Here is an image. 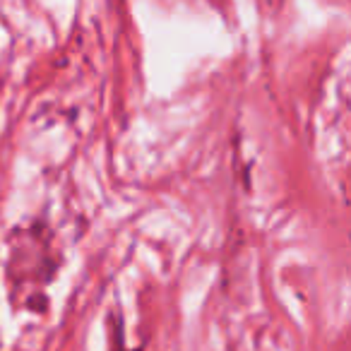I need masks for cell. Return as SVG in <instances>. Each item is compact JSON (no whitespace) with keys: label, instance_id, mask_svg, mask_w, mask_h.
<instances>
[{"label":"cell","instance_id":"6da1fadb","mask_svg":"<svg viewBox=\"0 0 351 351\" xmlns=\"http://www.w3.org/2000/svg\"><path fill=\"white\" fill-rule=\"evenodd\" d=\"M121 351H125V349H121ZM132 351H142V349H132Z\"/></svg>","mask_w":351,"mask_h":351}]
</instances>
